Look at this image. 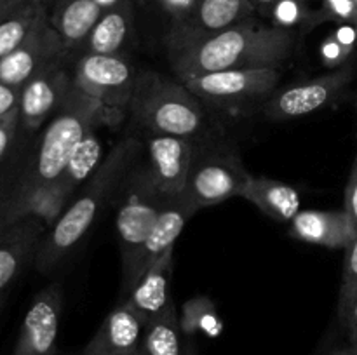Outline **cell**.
I'll return each mask as SVG.
<instances>
[{
  "instance_id": "6da1fadb",
  "label": "cell",
  "mask_w": 357,
  "mask_h": 355,
  "mask_svg": "<svg viewBox=\"0 0 357 355\" xmlns=\"http://www.w3.org/2000/svg\"><path fill=\"white\" fill-rule=\"evenodd\" d=\"M167 61L176 79L225 70L278 68L295 51V33L281 24L250 19L218 33L166 38Z\"/></svg>"
},
{
  "instance_id": "7a4b0ae2",
  "label": "cell",
  "mask_w": 357,
  "mask_h": 355,
  "mask_svg": "<svg viewBox=\"0 0 357 355\" xmlns=\"http://www.w3.org/2000/svg\"><path fill=\"white\" fill-rule=\"evenodd\" d=\"M138 152V141L126 138L112 148L100 164L93 176L84 184L79 197L61 212L47 235L42 239L35 254L37 270L49 271L61 261V258L82 239L96 219L98 212L108 200L119 180L124 176L126 169Z\"/></svg>"
},
{
  "instance_id": "3957f363",
  "label": "cell",
  "mask_w": 357,
  "mask_h": 355,
  "mask_svg": "<svg viewBox=\"0 0 357 355\" xmlns=\"http://www.w3.org/2000/svg\"><path fill=\"white\" fill-rule=\"evenodd\" d=\"M124 118V113L103 106L86 93L73 86L65 103L45 127L33 164L20 184L24 187H45L59 180L68 164L70 155L80 139L100 125H115Z\"/></svg>"
},
{
  "instance_id": "277c9868",
  "label": "cell",
  "mask_w": 357,
  "mask_h": 355,
  "mask_svg": "<svg viewBox=\"0 0 357 355\" xmlns=\"http://www.w3.org/2000/svg\"><path fill=\"white\" fill-rule=\"evenodd\" d=\"M129 111L150 134L178 136L192 141L206 127L201 100L180 79L153 70H143L136 77Z\"/></svg>"
},
{
  "instance_id": "5b68a950",
  "label": "cell",
  "mask_w": 357,
  "mask_h": 355,
  "mask_svg": "<svg viewBox=\"0 0 357 355\" xmlns=\"http://www.w3.org/2000/svg\"><path fill=\"white\" fill-rule=\"evenodd\" d=\"M279 77L278 68H250L192 75L181 82L201 101L223 108H239L267 101L275 93Z\"/></svg>"
},
{
  "instance_id": "8992f818",
  "label": "cell",
  "mask_w": 357,
  "mask_h": 355,
  "mask_svg": "<svg viewBox=\"0 0 357 355\" xmlns=\"http://www.w3.org/2000/svg\"><path fill=\"white\" fill-rule=\"evenodd\" d=\"M73 86L103 106L126 113L131 104L138 72L124 54L84 52L73 65Z\"/></svg>"
},
{
  "instance_id": "52a82bcc",
  "label": "cell",
  "mask_w": 357,
  "mask_h": 355,
  "mask_svg": "<svg viewBox=\"0 0 357 355\" xmlns=\"http://www.w3.org/2000/svg\"><path fill=\"white\" fill-rule=\"evenodd\" d=\"M356 66L347 65L335 68L326 75L291 84L281 90H275L264 103V115L271 120L281 122L310 115L337 101L352 82Z\"/></svg>"
},
{
  "instance_id": "ba28073f",
  "label": "cell",
  "mask_w": 357,
  "mask_h": 355,
  "mask_svg": "<svg viewBox=\"0 0 357 355\" xmlns=\"http://www.w3.org/2000/svg\"><path fill=\"white\" fill-rule=\"evenodd\" d=\"M149 171L145 183L153 197L162 200L180 197L194 164L192 143L178 136L150 134L146 141Z\"/></svg>"
},
{
  "instance_id": "9c48e42d",
  "label": "cell",
  "mask_w": 357,
  "mask_h": 355,
  "mask_svg": "<svg viewBox=\"0 0 357 355\" xmlns=\"http://www.w3.org/2000/svg\"><path fill=\"white\" fill-rule=\"evenodd\" d=\"M250 174L234 157H209L192 164L181 197L195 209L211 207L232 197H239Z\"/></svg>"
},
{
  "instance_id": "30bf717a",
  "label": "cell",
  "mask_w": 357,
  "mask_h": 355,
  "mask_svg": "<svg viewBox=\"0 0 357 355\" xmlns=\"http://www.w3.org/2000/svg\"><path fill=\"white\" fill-rule=\"evenodd\" d=\"M65 59L49 65L21 87L17 106L21 127L35 131L65 103L73 89V72H70Z\"/></svg>"
},
{
  "instance_id": "8fae6325",
  "label": "cell",
  "mask_w": 357,
  "mask_h": 355,
  "mask_svg": "<svg viewBox=\"0 0 357 355\" xmlns=\"http://www.w3.org/2000/svg\"><path fill=\"white\" fill-rule=\"evenodd\" d=\"M66 56L68 51L47 17L16 51L0 59V82L21 89L31 77Z\"/></svg>"
},
{
  "instance_id": "7c38bea8",
  "label": "cell",
  "mask_w": 357,
  "mask_h": 355,
  "mask_svg": "<svg viewBox=\"0 0 357 355\" xmlns=\"http://www.w3.org/2000/svg\"><path fill=\"white\" fill-rule=\"evenodd\" d=\"M63 294L58 284L38 292L31 301L13 355H56Z\"/></svg>"
},
{
  "instance_id": "4fadbf2b",
  "label": "cell",
  "mask_w": 357,
  "mask_h": 355,
  "mask_svg": "<svg viewBox=\"0 0 357 355\" xmlns=\"http://www.w3.org/2000/svg\"><path fill=\"white\" fill-rule=\"evenodd\" d=\"M195 212H197V209L190 202L185 200L181 195L162 202L155 225H153L152 232H150L149 239H146L145 246H143L142 253H139L138 260L132 267L131 275L126 281H122V296H124V299L131 292V289L135 287L136 282L143 277V274L150 267H153L164 254L174 249V242L180 237V233L183 232L185 223Z\"/></svg>"
},
{
  "instance_id": "5bb4252c",
  "label": "cell",
  "mask_w": 357,
  "mask_h": 355,
  "mask_svg": "<svg viewBox=\"0 0 357 355\" xmlns=\"http://www.w3.org/2000/svg\"><path fill=\"white\" fill-rule=\"evenodd\" d=\"M251 0H194L183 19L171 23L166 38H192L218 33L253 17Z\"/></svg>"
},
{
  "instance_id": "9a60e30c",
  "label": "cell",
  "mask_w": 357,
  "mask_h": 355,
  "mask_svg": "<svg viewBox=\"0 0 357 355\" xmlns=\"http://www.w3.org/2000/svg\"><path fill=\"white\" fill-rule=\"evenodd\" d=\"M160 207L162 204H157L146 194H132L119 209L117 235L121 242L122 281L131 275L132 267L155 225Z\"/></svg>"
},
{
  "instance_id": "2e32d148",
  "label": "cell",
  "mask_w": 357,
  "mask_h": 355,
  "mask_svg": "<svg viewBox=\"0 0 357 355\" xmlns=\"http://www.w3.org/2000/svg\"><path fill=\"white\" fill-rule=\"evenodd\" d=\"M289 225V235L307 244L347 249L357 237V228L345 209L342 211H300Z\"/></svg>"
},
{
  "instance_id": "e0dca14e",
  "label": "cell",
  "mask_w": 357,
  "mask_h": 355,
  "mask_svg": "<svg viewBox=\"0 0 357 355\" xmlns=\"http://www.w3.org/2000/svg\"><path fill=\"white\" fill-rule=\"evenodd\" d=\"M145 322L126 301L115 306L87 343L82 355H119L142 350Z\"/></svg>"
},
{
  "instance_id": "ac0fdd59",
  "label": "cell",
  "mask_w": 357,
  "mask_h": 355,
  "mask_svg": "<svg viewBox=\"0 0 357 355\" xmlns=\"http://www.w3.org/2000/svg\"><path fill=\"white\" fill-rule=\"evenodd\" d=\"M45 223L28 218L0 232V292L17 277L44 239Z\"/></svg>"
},
{
  "instance_id": "d6986e66",
  "label": "cell",
  "mask_w": 357,
  "mask_h": 355,
  "mask_svg": "<svg viewBox=\"0 0 357 355\" xmlns=\"http://www.w3.org/2000/svg\"><path fill=\"white\" fill-rule=\"evenodd\" d=\"M173 253L174 249L164 254L153 267H150L124 299L145 324L166 312L174 303L171 298Z\"/></svg>"
},
{
  "instance_id": "ffe728a7",
  "label": "cell",
  "mask_w": 357,
  "mask_h": 355,
  "mask_svg": "<svg viewBox=\"0 0 357 355\" xmlns=\"http://www.w3.org/2000/svg\"><path fill=\"white\" fill-rule=\"evenodd\" d=\"M107 7L98 0H56L49 21L68 52L79 51Z\"/></svg>"
},
{
  "instance_id": "44dd1931",
  "label": "cell",
  "mask_w": 357,
  "mask_h": 355,
  "mask_svg": "<svg viewBox=\"0 0 357 355\" xmlns=\"http://www.w3.org/2000/svg\"><path fill=\"white\" fill-rule=\"evenodd\" d=\"M239 197L246 198L268 218L281 223L291 221L302 211L298 190L272 178L250 174L241 188Z\"/></svg>"
},
{
  "instance_id": "7402d4cb",
  "label": "cell",
  "mask_w": 357,
  "mask_h": 355,
  "mask_svg": "<svg viewBox=\"0 0 357 355\" xmlns=\"http://www.w3.org/2000/svg\"><path fill=\"white\" fill-rule=\"evenodd\" d=\"M132 30V6L131 0H119L114 6L107 7L100 21L87 40L80 47V54H122V49L128 44Z\"/></svg>"
},
{
  "instance_id": "603a6c76",
  "label": "cell",
  "mask_w": 357,
  "mask_h": 355,
  "mask_svg": "<svg viewBox=\"0 0 357 355\" xmlns=\"http://www.w3.org/2000/svg\"><path fill=\"white\" fill-rule=\"evenodd\" d=\"M49 17L47 7L35 0H26L0 21V59L16 51Z\"/></svg>"
},
{
  "instance_id": "cb8c5ba5",
  "label": "cell",
  "mask_w": 357,
  "mask_h": 355,
  "mask_svg": "<svg viewBox=\"0 0 357 355\" xmlns=\"http://www.w3.org/2000/svg\"><path fill=\"white\" fill-rule=\"evenodd\" d=\"M143 355H183L181 322L173 305L145 324L142 341Z\"/></svg>"
},
{
  "instance_id": "d4e9b609",
  "label": "cell",
  "mask_w": 357,
  "mask_h": 355,
  "mask_svg": "<svg viewBox=\"0 0 357 355\" xmlns=\"http://www.w3.org/2000/svg\"><path fill=\"white\" fill-rule=\"evenodd\" d=\"M101 162L103 160H101L100 138H98L96 131H91L89 134L80 139V143L70 155L68 164L58 180L59 187L68 197H72L79 184L89 180Z\"/></svg>"
},
{
  "instance_id": "484cf974",
  "label": "cell",
  "mask_w": 357,
  "mask_h": 355,
  "mask_svg": "<svg viewBox=\"0 0 357 355\" xmlns=\"http://www.w3.org/2000/svg\"><path fill=\"white\" fill-rule=\"evenodd\" d=\"M356 42L357 31L354 24H345L337 33L328 37L321 45V58H323L324 65L333 70L347 65V59L354 51Z\"/></svg>"
},
{
  "instance_id": "4316f807",
  "label": "cell",
  "mask_w": 357,
  "mask_h": 355,
  "mask_svg": "<svg viewBox=\"0 0 357 355\" xmlns=\"http://www.w3.org/2000/svg\"><path fill=\"white\" fill-rule=\"evenodd\" d=\"M356 296H357V237L354 242L345 249L340 292H338V319H340V322L347 317Z\"/></svg>"
},
{
  "instance_id": "83f0119b",
  "label": "cell",
  "mask_w": 357,
  "mask_h": 355,
  "mask_svg": "<svg viewBox=\"0 0 357 355\" xmlns=\"http://www.w3.org/2000/svg\"><path fill=\"white\" fill-rule=\"evenodd\" d=\"M17 127H20V110L0 118V164L6 159L7 152H9L10 145L16 138Z\"/></svg>"
},
{
  "instance_id": "f1b7e54d",
  "label": "cell",
  "mask_w": 357,
  "mask_h": 355,
  "mask_svg": "<svg viewBox=\"0 0 357 355\" xmlns=\"http://www.w3.org/2000/svg\"><path fill=\"white\" fill-rule=\"evenodd\" d=\"M344 209L351 219L354 221L357 228V155L354 159V166H352L351 176H349L347 187H345V197H344Z\"/></svg>"
},
{
  "instance_id": "f546056e",
  "label": "cell",
  "mask_w": 357,
  "mask_h": 355,
  "mask_svg": "<svg viewBox=\"0 0 357 355\" xmlns=\"http://www.w3.org/2000/svg\"><path fill=\"white\" fill-rule=\"evenodd\" d=\"M20 87H13L0 82V118L7 117V115L17 110V106H20Z\"/></svg>"
},
{
  "instance_id": "4dcf8cb0",
  "label": "cell",
  "mask_w": 357,
  "mask_h": 355,
  "mask_svg": "<svg viewBox=\"0 0 357 355\" xmlns=\"http://www.w3.org/2000/svg\"><path fill=\"white\" fill-rule=\"evenodd\" d=\"M160 3L166 9V13L169 14L171 23H176V21L183 19L187 16L194 0H160Z\"/></svg>"
},
{
  "instance_id": "1f68e13d",
  "label": "cell",
  "mask_w": 357,
  "mask_h": 355,
  "mask_svg": "<svg viewBox=\"0 0 357 355\" xmlns=\"http://www.w3.org/2000/svg\"><path fill=\"white\" fill-rule=\"evenodd\" d=\"M342 326L345 327L347 331V336H349V347L354 348L357 352V296L352 303L351 310H349L347 317L342 320Z\"/></svg>"
},
{
  "instance_id": "d6a6232c",
  "label": "cell",
  "mask_w": 357,
  "mask_h": 355,
  "mask_svg": "<svg viewBox=\"0 0 357 355\" xmlns=\"http://www.w3.org/2000/svg\"><path fill=\"white\" fill-rule=\"evenodd\" d=\"M24 2H26V0H0V21Z\"/></svg>"
},
{
  "instance_id": "836d02e7",
  "label": "cell",
  "mask_w": 357,
  "mask_h": 355,
  "mask_svg": "<svg viewBox=\"0 0 357 355\" xmlns=\"http://www.w3.org/2000/svg\"><path fill=\"white\" fill-rule=\"evenodd\" d=\"M330 355H357V352L354 350V348H351V347H345V348H340V350H335V352H331Z\"/></svg>"
},
{
  "instance_id": "e575fe53",
  "label": "cell",
  "mask_w": 357,
  "mask_h": 355,
  "mask_svg": "<svg viewBox=\"0 0 357 355\" xmlns=\"http://www.w3.org/2000/svg\"><path fill=\"white\" fill-rule=\"evenodd\" d=\"M183 355H195V348L192 345V341H187V345L183 348Z\"/></svg>"
},
{
  "instance_id": "d590c367",
  "label": "cell",
  "mask_w": 357,
  "mask_h": 355,
  "mask_svg": "<svg viewBox=\"0 0 357 355\" xmlns=\"http://www.w3.org/2000/svg\"><path fill=\"white\" fill-rule=\"evenodd\" d=\"M98 2H100V3H103L105 7H110V6H114L115 2H119V0H98Z\"/></svg>"
},
{
  "instance_id": "8d00e7d4",
  "label": "cell",
  "mask_w": 357,
  "mask_h": 355,
  "mask_svg": "<svg viewBox=\"0 0 357 355\" xmlns=\"http://www.w3.org/2000/svg\"><path fill=\"white\" fill-rule=\"evenodd\" d=\"M35 2H38V3H42V6L47 7L49 3H51V2H56V0H35Z\"/></svg>"
},
{
  "instance_id": "74e56055",
  "label": "cell",
  "mask_w": 357,
  "mask_h": 355,
  "mask_svg": "<svg viewBox=\"0 0 357 355\" xmlns=\"http://www.w3.org/2000/svg\"><path fill=\"white\" fill-rule=\"evenodd\" d=\"M119 355H143V352L138 350V352H131V354H119Z\"/></svg>"
},
{
  "instance_id": "f35d334b",
  "label": "cell",
  "mask_w": 357,
  "mask_h": 355,
  "mask_svg": "<svg viewBox=\"0 0 357 355\" xmlns=\"http://www.w3.org/2000/svg\"><path fill=\"white\" fill-rule=\"evenodd\" d=\"M2 301H3V292H0V308H2Z\"/></svg>"
},
{
  "instance_id": "ab89813d",
  "label": "cell",
  "mask_w": 357,
  "mask_h": 355,
  "mask_svg": "<svg viewBox=\"0 0 357 355\" xmlns=\"http://www.w3.org/2000/svg\"><path fill=\"white\" fill-rule=\"evenodd\" d=\"M2 191H3L2 190V184H0V198H2Z\"/></svg>"
},
{
  "instance_id": "60d3db41",
  "label": "cell",
  "mask_w": 357,
  "mask_h": 355,
  "mask_svg": "<svg viewBox=\"0 0 357 355\" xmlns=\"http://www.w3.org/2000/svg\"><path fill=\"white\" fill-rule=\"evenodd\" d=\"M352 2H354V3H356V7H357V0H352Z\"/></svg>"
},
{
  "instance_id": "b9f144b4",
  "label": "cell",
  "mask_w": 357,
  "mask_h": 355,
  "mask_svg": "<svg viewBox=\"0 0 357 355\" xmlns=\"http://www.w3.org/2000/svg\"><path fill=\"white\" fill-rule=\"evenodd\" d=\"M354 26H356V31H357V23H356V24H354Z\"/></svg>"
},
{
  "instance_id": "7bdbcfd3",
  "label": "cell",
  "mask_w": 357,
  "mask_h": 355,
  "mask_svg": "<svg viewBox=\"0 0 357 355\" xmlns=\"http://www.w3.org/2000/svg\"><path fill=\"white\" fill-rule=\"evenodd\" d=\"M356 136H357V132H356Z\"/></svg>"
},
{
  "instance_id": "ee69618b",
  "label": "cell",
  "mask_w": 357,
  "mask_h": 355,
  "mask_svg": "<svg viewBox=\"0 0 357 355\" xmlns=\"http://www.w3.org/2000/svg\"><path fill=\"white\" fill-rule=\"evenodd\" d=\"M328 355H330V354H328Z\"/></svg>"
}]
</instances>
